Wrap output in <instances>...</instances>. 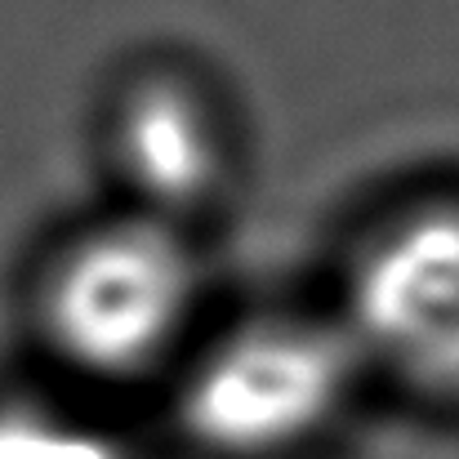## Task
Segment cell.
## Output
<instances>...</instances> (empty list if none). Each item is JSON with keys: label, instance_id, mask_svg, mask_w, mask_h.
Returning a JSON list of instances; mask_svg holds the SVG:
<instances>
[{"label": "cell", "instance_id": "6da1fadb", "mask_svg": "<svg viewBox=\"0 0 459 459\" xmlns=\"http://www.w3.org/2000/svg\"><path fill=\"white\" fill-rule=\"evenodd\" d=\"M366 375L339 316H255L192 357L174 420L214 459H286L339 424Z\"/></svg>", "mask_w": 459, "mask_h": 459}, {"label": "cell", "instance_id": "7a4b0ae2", "mask_svg": "<svg viewBox=\"0 0 459 459\" xmlns=\"http://www.w3.org/2000/svg\"><path fill=\"white\" fill-rule=\"evenodd\" d=\"M201 304V264L183 223L126 210L76 232L40 281L45 343L85 379L160 366Z\"/></svg>", "mask_w": 459, "mask_h": 459}, {"label": "cell", "instance_id": "3957f363", "mask_svg": "<svg viewBox=\"0 0 459 459\" xmlns=\"http://www.w3.org/2000/svg\"><path fill=\"white\" fill-rule=\"evenodd\" d=\"M366 370L459 402V201L402 210L366 237L339 312Z\"/></svg>", "mask_w": 459, "mask_h": 459}, {"label": "cell", "instance_id": "277c9868", "mask_svg": "<svg viewBox=\"0 0 459 459\" xmlns=\"http://www.w3.org/2000/svg\"><path fill=\"white\" fill-rule=\"evenodd\" d=\"M112 165L130 192V210L183 223L228 174L223 126L187 81L148 76L117 103Z\"/></svg>", "mask_w": 459, "mask_h": 459}, {"label": "cell", "instance_id": "5b68a950", "mask_svg": "<svg viewBox=\"0 0 459 459\" xmlns=\"http://www.w3.org/2000/svg\"><path fill=\"white\" fill-rule=\"evenodd\" d=\"M0 459H130L90 415L40 397L0 402Z\"/></svg>", "mask_w": 459, "mask_h": 459}]
</instances>
